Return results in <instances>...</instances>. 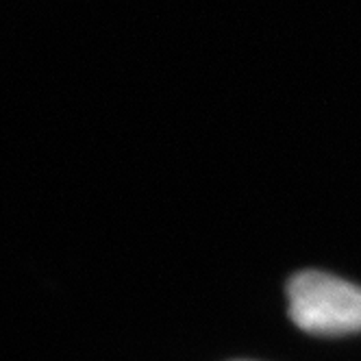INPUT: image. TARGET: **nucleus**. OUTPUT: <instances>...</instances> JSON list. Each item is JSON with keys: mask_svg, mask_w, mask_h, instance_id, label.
I'll return each mask as SVG.
<instances>
[{"mask_svg": "<svg viewBox=\"0 0 361 361\" xmlns=\"http://www.w3.org/2000/svg\"><path fill=\"white\" fill-rule=\"evenodd\" d=\"M294 324L316 335L361 331V288L316 270L292 276L288 286Z\"/></svg>", "mask_w": 361, "mask_h": 361, "instance_id": "obj_1", "label": "nucleus"}]
</instances>
